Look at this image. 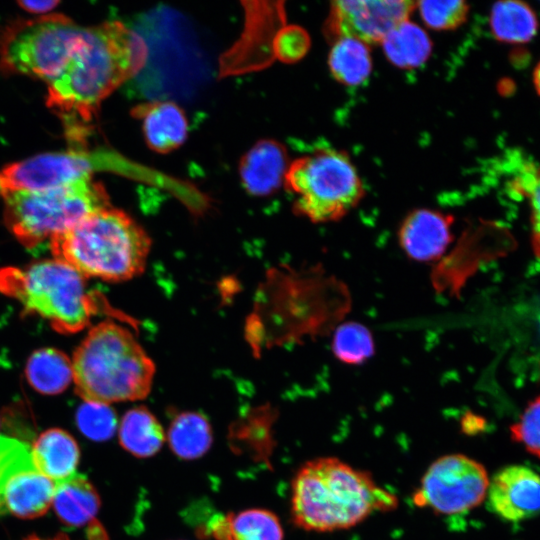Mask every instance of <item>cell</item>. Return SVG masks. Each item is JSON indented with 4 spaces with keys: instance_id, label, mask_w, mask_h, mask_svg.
Instances as JSON below:
<instances>
[{
    "instance_id": "ba28073f",
    "label": "cell",
    "mask_w": 540,
    "mask_h": 540,
    "mask_svg": "<svg viewBox=\"0 0 540 540\" xmlns=\"http://www.w3.org/2000/svg\"><path fill=\"white\" fill-rule=\"evenodd\" d=\"M84 31L62 14L15 21L0 34V68L49 84L67 66Z\"/></svg>"
},
{
    "instance_id": "83f0119b",
    "label": "cell",
    "mask_w": 540,
    "mask_h": 540,
    "mask_svg": "<svg viewBox=\"0 0 540 540\" xmlns=\"http://www.w3.org/2000/svg\"><path fill=\"white\" fill-rule=\"evenodd\" d=\"M35 469L30 448L17 439L0 435V513L5 512V492L10 479L23 471Z\"/></svg>"
},
{
    "instance_id": "4dcf8cb0",
    "label": "cell",
    "mask_w": 540,
    "mask_h": 540,
    "mask_svg": "<svg viewBox=\"0 0 540 540\" xmlns=\"http://www.w3.org/2000/svg\"><path fill=\"white\" fill-rule=\"evenodd\" d=\"M511 439L540 458V395L530 401L510 427Z\"/></svg>"
},
{
    "instance_id": "277c9868",
    "label": "cell",
    "mask_w": 540,
    "mask_h": 540,
    "mask_svg": "<svg viewBox=\"0 0 540 540\" xmlns=\"http://www.w3.org/2000/svg\"><path fill=\"white\" fill-rule=\"evenodd\" d=\"M73 381L85 401L102 404L144 398L154 365L124 327L104 321L90 329L74 352Z\"/></svg>"
},
{
    "instance_id": "ffe728a7",
    "label": "cell",
    "mask_w": 540,
    "mask_h": 540,
    "mask_svg": "<svg viewBox=\"0 0 540 540\" xmlns=\"http://www.w3.org/2000/svg\"><path fill=\"white\" fill-rule=\"evenodd\" d=\"M25 376L37 392L46 395L59 394L73 381L72 361L58 349L41 348L28 358Z\"/></svg>"
},
{
    "instance_id": "2e32d148",
    "label": "cell",
    "mask_w": 540,
    "mask_h": 540,
    "mask_svg": "<svg viewBox=\"0 0 540 540\" xmlns=\"http://www.w3.org/2000/svg\"><path fill=\"white\" fill-rule=\"evenodd\" d=\"M30 452L35 470L54 482L74 474L80 459L75 438L60 428L42 432Z\"/></svg>"
},
{
    "instance_id": "d6986e66",
    "label": "cell",
    "mask_w": 540,
    "mask_h": 540,
    "mask_svg": "<svg viewBox=\"0 0 540 540\" xmlns=\"http://www.w3.org/2000/svg\"><path fill=\"white\" fill-rule=\"evenodd\" d=\"M52 506L64 524L79 527L94 520L100 507V498L86 477L74 473L55 482Z\"/></svg>"
},
{
    "instance_id": "5b68a950",
    "label": "cell",
    "mask_w": 540,
    "mask_h": 540,
    "mask_svg": "<svg viewBox=\"0 0 540 540\" xmlns=\"http://www.w3.org/2000/svg\"><path fill=\"white\" fill-rule=\"evenodd\" d=\"M86 277L58 259L42 260L24 268L0 270V292L16 299L24 312L48 320L60 333L85 328L96 312Z\"/></svg>"
},
{
    "instance_id": "e575fe53",
    "label": "cell",
    "mask_w": 540,
    "mask_h": 540,
    "mask_svg": "<svg viewBox=\"0 0 540 540\" xmlns=\"http://www.w3.org/2000/svg\"><path fill=\"white\" fill-rule=\"evenodd\" d=\"M24 540H69V538L64 533H58L57 535H55L52 538H41V537H38L36 535H30L27 538H25Z\"/></svg>"
},
{
    "instance_id": "cb8c5ba5",
    "label": "cell",
    "mask_w": 540,
    "mask_h": 540,
    "mask_svg": "<svg viewBox=\"0 0 540 540\" xmlns=\"http://www.w3.org/2000/svg\"><path fill=\"white\" fill-rule=\"evenodd\" d=\"M171 450L182 459L203 456L213 440L207 418L198 412H183L171 422L167 434Z\"/></svg>"
},
{
    "instance_id": "5bb4252c",
    "label": "cell",
    "mask_w": 540,
    "mask_h": 540,
    "mask_svg": "<svg viewBox=\"0 0 540 540\" xmlns=\"http://www.w3.org/2000/svg\"><path fill=\"white\" fill-rule=\"evenodd\" d=\"M288 166L284 147L273 140H263L243 157L241 180L248 192L267 195L284 182Z\"/></svg>"
},
{
    "instance_id": "6da1fadb",
    "label": "cell",
    "mask_w": 540,
    "mask_h": 540,
    "mask_svg": "<svg viewBox=\"0 0 540 540\" xmlns=\"http://www.w3.org/2000/svg\"><path fill=\"white\" fill-rule=\"evenodd\" d=\"M145 60L143 41L121 22L85 27L67 66L48 84L46 104L66 120L90 121L102 101Z\"/></svg>"
},
{
    "instance_id": "30bf717a",
    "label": "cell",
    "mask_w": 540,
    "mask_h": 540,
    "mask_svg": "<svg viewBox=\"0 0 540 540\" xmlns=\"http://www.w3.org/2000/svg\"><path fill=\"white\" fill-rule=\"evenodd\" d=\"M99 160L88 152L43 153L0 168V198L17 191H38L91 178Z\"/></svg>"
},
{
    "instance_id": "8fae6325",
    "label": "cell",
    "mask_w": 540,
    "mask_h": 540,
    "mask_svg": "<svg viewBox=\"0 0 540 540\" xmlns=\"http://www.w3.org/2000/svg\"><path fill=\"white\" fill-rule=\"evenodd\" d=\"M416 2L403 0L334 1L324 25L331 42L353 38L367 45L383 41L399 23L409 19Z\"/></svg>"
},
{
    "instance_id": "e0dca14e",
    "label": "cell",
    "mask_w": 540,
    "mask_h": 540,
    "mask_svg": "<svg viewBox=\"0 0 540 540\" xmlns=\"http://www.w3.org/2000/svg\"><path fill=\"white\" fill-rule=\"evenodd\" d=\"M142 120L147 144L156 152L166 153L180 146L187 136V120L183 111L171 102H154L135 108Z\"/></svg>"
},
{
    "instance_id": "44dd1931",
    "label": "cell",
    "mask_w": 540,
    "mask_h": 540,
    "mask_svg": "<svg viewBox=\"0 0 540 540\" xmlns=\"http://www.w3.org/2000/svg\"><path fill=\"white\" fill-rule=\"evenodd\" d=\"M386 58L402 69L421 66L429 58L432 42L422 27L409 19L395 26L381 42Z\"/></svg>"
},
{
    "instance_id": "3957f363",
    "label": "cell",
    "mask_w": 540,
    "mask_h": 540,
    "mask_svg": "<svg viewBox=\"0 0 540 540\" xmlns=\"http://www.w3.org/2000/svg\"><path fill=\"white\" fill-rule=\"evenodd\" d=\"M55 259L84 277L105 281L133 278L144 269L150 238L121 210H99L49 242Z\"/></svg>"
},
{
    "instance_id": "836d02e7",
    "label": "cell",
    "mask_w": 540,
    "mask_h": 540,
    "mask_svg": "<svg viewBox=\"0 0 540 540\" xmlns=\"http://www.w3.org/2000/svg\"><path fill=\"white\" fill-rule=\"evenodd\" d=\"M533 84L537 94L540 96V61L533 72Z\"/></svg>"
},
{
    "instance_id": "1f68e13d",
    "label": "cell",
    "mask_w": 540,
    "mask_h": 540,
    "mask_svg": "<svg viewBox=\"0 0 540 540\" xmlns=\"http://www.w3.org/2000/svg\"><path fill=\"white\" fill-rule=\"evenodd\" d=\"M277 40L278 54L286 61L302 58L310 47V38L300 27L293 26L284 29Z\"/></svg>"
},
{
    "instance_id": "8992f818",
    "label": "cell",
    "mask_w": 540,
    "mask_h": 540,
    "mask_svg": "<svg viewBox=\"0 0 540 540\" xmlns=\"http://www.w3.org/2000/svg\"><path fill=\"white\" fill-rule=\"evenodd\" d=\"M2 199L6 226L29 249L109 207L104 187L92 177L51 189L17 191Z\"/></svg>"
},
{
    "instance_id": "9a60e30c",
    "label": "cell",
    "mask_w": 540,
    "mask_h": 540,
    "mask_svg": "<svg viewBox=\"0 0 540 540\" xmlns=\"http://www.w3.org/2000/svg\"><path fill=\"white\" fill-rule=\"evenodd\" d=\"M501 166L505 168L511 192L528 203L532 248L540 258V161L520 149L512 148L504 154Z\"/></svg>"
},
{
    "instance_id": "9c48e42d",
    "label": "cell",
    "mask_w": 540,
    "mask_h": 540,
    "mask_svg": "<svg viewBox=\"0 0 540 540\" xmlns=\"http://www.w3.org/2000/svg\"><path fill=\"white\" fill-rule=\"evenodd\" d=\"M485 467L460 453L441 456L425 471L414 494L417 505L443 515L468 512L485 499L489 485Z\"/></svg>"
},
{
    "instance_id": "7a4b0ae2",
    "label": "cell",
    "mask_w": 540,
    "mask_h": 540,
    "mask_svg": "<svg viewBox=\"0 0 540 540\" xmlns=\"http://www.w3.org/2000/svg\"><path fill=\"white\" fill-rule=\"evenodd\" d=\"M398 499L368 471L336 457L305 462L291 486L293 523L306 531L333 532L352 528L375 512H390Z\"/></svg>"
},
{
    "instance_id": "ac0fdd59",
    "label": "cell",
    "mask_w": 540,
    "mask_h": 540,
    "mask_svg": "<svg viewBox=\"0 0 540 540\" xmlns=\"http://www.w3.org/2000/svg\"><path fill=\"white\" fill-rule=\"evenodd\" d=\"M54 491L55 482L35 469L20 472L6 487V510L21 519L37 518L52 505Z\"/></svg>"
},
{
    "instance_id": "7402d4cb",
    "label": "cell",
    "mask_w": 540,
    "mask_h": 540,
    "mask_svg": "<svg viewBox=\"0 0 540 540\" xmlns=\"http://www.w3.org/2000/svg\"><path fill=\"white\" fill-rule=\"evenodd\" d=\"M489 25L496 40L509 44L527 43L538 31L535 11L518 0L496 2L491 8Z\"/></svg>"
},
{
    "instance_id": "d4e9b609",
    "label": "cell",
    "mask_w": 540,
    "mask_h": 540,
    "mask_svg": "<svg viewBox=\"0 0 540 540\" xmlns=\"http://www.w3.org/2000/svg\"><path fill=\"white\" fill-rule=\"evenodd\" d=\"M332 43L328 55V67L332 76L346 86L362 84L372 70L368 45L353 38H340Z\"/></svg>"
},
{
    "instance_id": "603a6c76",
    "label": "cell",
    "mask_w": 540,
    "mask_h": 540,
    "mask_svg": "<svg viewBox=\"0 0 540 540\" xmlns=\"http://www.w3.org/2000/svg\"><path fill=\"white\" fill-rule=\"evenodd\" d=\"M165 441V433L157 418L143 406L128 410L119 426V442L136 457L155 455Z\"/></svg>"
},
{
    "instance_id": "52a82bcc",
    "label": "cell",
    "mask_w": 540,
    "mask_h": 540,
    "mask_svg": "<svg viewBox=\"0 0 540 540\" xmlns=\"http://www.w3.org/2000/svg\"><path fill=\"white\" fill-rule=\"evenodd\" d=\"M284 184L294 195L296 214L313 223L343 218L365 194L349 156L334 148H320L291 162Z\"/></svg>"
},
{
    "instance_id": "4fadbf2b",
    "label": "cell",
    "mask_w": 540,
    "mask_h": 540,
    "mask_svg": "<svg viewBox=\"0 0 540 540\" xmlns=\"http://www.w3.org/2000/svg\"><path fill=\"white\" fill-rule=\"evenodd\" d=\"M454 218L437 210L419 208L401 222L398 241L405 254L418 262L439 259L452 242Z\"/></svg>"
},
{
    "instance_id": "d6a6232c",
    "label": "cell",
    "mask_w": 540,
    "mask_h": 540,
    "mask_svg": "<svg viewBox=\"0 0 540 540\" xmlns=\"http://www.w3.org/2000/svg\"><path fill=\"white\" fill-rule=\"evenodd\" d=\"M18 4L21 6V8H23L24 10L28 12L35 13V14H43L54 9L59 4V1L22 0V1H18Z\"/></svg>"
},
{
    "instance_id": "f546056e",
    "label": "cell",
    "mask_w": 540,
    "mask_h": 540,
    "mask_svg": "<svg viewBox=\"0 0 540 540\" xmlns=\"http://www.w3.org/2000/svg\"><path fill=\"white\" fill-rule=\"evenodd\" d=\"M75 420L82 434L94 441L110 439L117 425L116 414L109 405L89 401L79 406Z\"/></svg>"
},
{
    "instance_id": "f1b7e54d",
    "label": "cell",
    "mask_w": 540,
    "mask_h": 540,
    "mask_svg": "<svg viewBox=\"0 0 540 540\" xmlns=\"http://www.w3.org/2000/svg\"><path fill=\"white\" fill-rule=\"evenodd\" d=\"M424 24L436 31L453 30L462 25L468 16L469 6L465 1H420L416 3Z\"/></svg>"
},
{
    "instance_id": "7c38bea8",
    "label": "cell",
    "mask_w": 540,
    "mask_h": 540,
    "mask_svg": "<svg viewBox=\"0 0 540 540\" xmlns=\"http://www.w3.org/2000/svg\"><path fill=\"white\" fill-rule=\"evenodd\" d=\"M489 509L509 522H520L540 514V475L524 465H509L490 479Z\"/></svg>"
},
{
    "instance_id": "484cf974",
    "label": "cell",
    "mask_w": 540,
    "mask_h": 540,
    "mask_svg": "<svg viewBox=\"0 0 540 540\" xmlns=\"http://www.w3.org/2000/svg\"><path fill=\"white\" fill-rule=\"evenodd\" d=\"M227 517L229 540H283L278 517L266 509H248Z\"/></svg>"
},
{
    "instance_id": "4316f807",
    "label": "cell",
    "mask_w": 540,
    "mask_h": 540,
    "mask_svg": "<svg viewBox=\"0 0 540 540\" xmlns=\"http://www.w3.org/2000/svg\"><path fill=\"white\" fill-rule=\"evenodd\" d=\"M335 357L346 364H361L375 351L373 336L364 325L350 321L341 324L332 340Z\"/></svg>"
}]
</instances>
